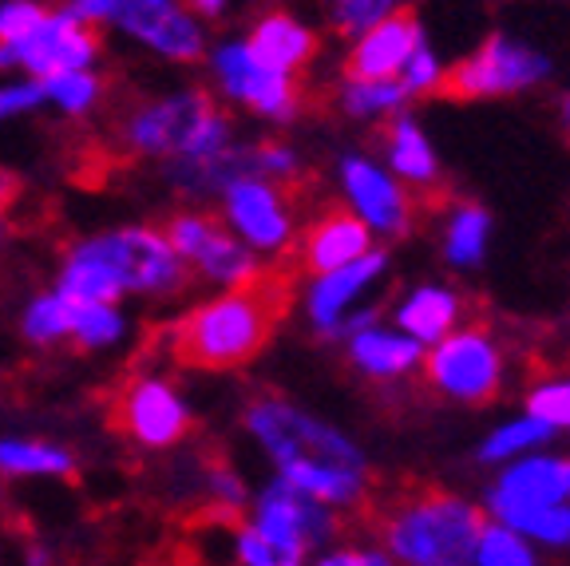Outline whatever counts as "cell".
<instances>
[{
    "instance_id": "30",
    "label": "cell",
    "mask_w": 570,
    "mask_h": 566,
    "mask_svg": "<svg viewBox=\"0 0 570 566\" xmlns=\"http://www.w3.org/2000/svg\"><path fill=\"white\" fill-rule=\"evenodd\" d=\"M472 566H547V555L523 539L519 531L503 527V523H483L480 539H475Z\"/></svg>"
},
{
    "instance_id": "11",
    "label": "cell",
    "mask_w": 570,
    "mask_h": 566,
    "mask_svg": "<svg viewBox=\"0 0 570 566\" xmlns=\"http://www.w3.org/2000/svg\"><path fill=\"white\" fill-rule=\"evenodd\" d=\"M218 198H223V226L238 242H246L262 262L294 254L297 231H302L294 191L258 175H234L218 191Z\"/></svg>"
},
{
    "instance_id": "20",
    "label": "cell",
    "mask_w": 570,
    "mask_h": 566,
    "mask_svg": "<svg viewBox=\"0 0 570 566\" xmlns=\"http://www.w3.org/2000/svg\"><path fill=\"white\" fill-rule=\"evenodd\" d=\"M368 250H376L373 234L345 211V206H321L302 231H297L294 242V266L302 277H317L330 274V270H341L356 257H365Z\"/></svg>"
},
{
    "instance_id": "32",
    "label": "cell",
    "mask_w": 570,
    "mask_h": 566,
    "mask_svg": "<svg viewBox=\"0 0 570 566\" xmlns=\"http://www.w3.org/2000/svg\"><path fill=\"white\" fill-rule=\"evenodd\" d=\"M20 333H24L28 345H40V349L71 341V301L56 290L32 297L24 318H20Z\"/></svg>"
},
{
    "instance_id": "24",
    "label": "cell",
    "mask_w": 570,
    "mask_h": 566,
    "mask_svg": "<svg viewBox=\"0 0 570 566\" xmlns=\"http://www.w3.org/2000/svg\"><path fill=\"white\" fill-rule=\"evenodd\" d=\"M242 40H246V48L258 56L266 68L285 71V76H302L321 52V36L313 32L302 17H294V12H285V9L262 12Z\"/></svg>"
},
{
    "instance_id": "43",
    "label": "cell",
    "mask_w": 570,
    "mask_h": 566,
    "mask_svg": "<svg viewBox=\"0 0 570 566\" xmlns=\"http://www.w3.org/2000/svg\"><path fill=\"white\" fill-rule=\"evenodd\" d=\"M17 195H20V178L12 175V170L0 167V218L9 214V206L17 203Z\"/></svg>"
},
{
    "instance_id": "26",
    "label": "cell",
    "mask_w": 570,
    "mask_h": 566,
    "mask_svg": "<svg viewBox=\"0 0 570 566\" xmlns=\"http://www.w3.org/2000/svg\"><path fill=\"white\" fill-rule=\"evenodd\" d=\"M333 104L353 124L381 127L401 116V111H409L412 99L404 96V88L396 80H348V76H341L337 91H333Z\"/></svg>"
},
{
    "instance_id": "12",
    "label": "cell",
    "mask_w": 570,
    "mask_h": 566,
    "mask_svg": "<svg viewBox=\"0 0 570 566\" xmlns=\"http://www.w3.org/2000/svg\"><path fill=\"white\" fill-rule=\"evenodd\" d=\"M214 84L230 104L246 107L249 116L269 119V124H294L305 107L302 76L274 71L249 52L246 40H223L210 52Z\"/></svg>"
},
{
    "instance_id": "8",
    "label": "cell",
    "mask_w": 570,
    "mask_h": 566,
    "mask_svg": "<svg viewBox=\"0 0 570 566\" xmlns=\"http://www.w3.org/2000/svg\"><path fill=\"white\" fill-rule=\"evenodd\" d=\"M389 274H392L389 250L376 246L365 257L348 262V266L305 277L302 310L309 329L321 341H345L356 325H365V321H373L381 313L376 290H381Z\"/></svg>"
},
{
    "instance_id": "41",
    "label": "cell",
    "mask_w": 570,
    "mask_h": 566,
    "mask_svg": "<svg viewBox=\"0 0 570 566\" xmlns=\"http://www.w3.org/2000/svg\"><path fill=\"white\" fill-rule=\"evenodd\" d=\"M45 104L40 96V84L28 80V84H9V88H0V124H9L17 116H28L36 107Z\"/></svg>"
},
{
    "instance_id": "42",
    "label": "cell",
    "mask_w": 570,
    "mask_h": 566,
    "mask_svg": "<svg viewBox=\"0 0 570 566\" xmlns=\"http://www.w3.org/2000/svg\"><path fill=\"white\" fill-rule=\"evenodd\" d=\"M119 0H63V12L88 28H99L104 20H116Z\"/></svg>"
},
{
    "instance_id": "34",
    "label": "cell",
    "mask_w": 570,
    "mask_h": 566,
    "mask_svg": "<svg viewBox=\"0 0 570 566\" xmlns=\"http://www.w3.org/2000/svg\"><path fill=\"white\" fill-rule=\"evenodd\" d=\"M36 84H40L45 104L60 107L63 116H88L91 107L104 99V80L91 71H60V76H45Z\"/></svg>"
},
{
    "instance_id": "28",
    "label": "cell",
    "mask_w": 570,
    "mask_h": 566,
    "mask_svg": "<svg viewBox=\"0 0 570 566\" xmlns=\"http://www.w3.org/2000/svg\"><path fill=\"white\" fill-rule=\"evenodd\" d=\"M313 550L302 543L269 535L249 519H238L226 535V563L230 566H305Z\"/></svg>"
},
{
    "instance_id": "5",
    "label": "cell",
    "mask_w": 570,
    "mask_h": 566,
    "mask_svg": "<svg viewBox=\"0 0 570 566\" xmlns=\"http://www.w3.org/2000/svg\"><path fill=\"white\" fill-rule=\"evenodd\" d=\"M119 135L135 155H159L170 163H210L234 147L230 119L203 88L135 104L119 124Z\"/></svg>"
},
{
    "instance_id": "1",
    "label": "cell",
    "mask_w": 570,
    "mask_h": 566,
    "mask_svg": "<svg viewBox=\"0 0 570 566\" xmlns=\"http://www.w3.org/2000/svg\"><path fill=\"white\" fill-rule=\"evenodd\" d=\"M242 428L274 468V479L297 487L302 496L337 515H356L368 507L376 484L373 460L361 440L333 420L317 417L282 392H258L242 408Z\"/></svg>"
},
{
    "instance_id": "39",
    "label": "cell",
    "mask_w": 570,
    "mask_h": 566,
    "mask_svg": "<svg viewBox=\"0 0 570 566\" xmlns=\"http://www.w3.org/2000/svg\"><path fill=\"white\" fill-rule=\"evenodd\" d=\"M519 535H523V539H531L534 547L543 550V555H567V550H570V504L543 511L539 519L527 523Z\"/></svg>"
},
{
    "instance_id": "17",
    "label": "cell",
    "mask_w": 570,
    "mask_h": 566,
    "mask_svg": "<svg viewBox=\"0 0 570 566\" xmlns=\"http://www.w3.org/2000/svg\"><path fill=\"white\" fill-rule=\"evenodd\" d=\"M376 147H381L384 170L401 186H409L412 195L424 203V211L444 203L448 198L444 163H440V150H436V143H432V135L424 131V124H420L412 111H401L396 119L381 124Z\"/></svg>"
},
{
    "instance_id": "45",
    "label": "cell",
    "mask_w": 570,
    "mask_h": 566,
    "mask_svg": "<svg viewBox=\"0 0 570 566\" xmlns=\"http://www.w3.org/2000/svg\"><path fill=\"white\" fill-rule=\"evenodd\" d=\"M24 566H56V555L45 547V543H28V550H24Z\"/></svg>"
},
{
    "instance_id": "3",
    "label": "cell",
    "mask_w": 570,
    "mask_h": 566,
    "mask_svg": "<svg viewBox=\"0 0 570 566\" xmlns=\"http://www.w3.org/2000/svg\"><path fill=\"white\" fill-rule=\"evenodd\" d=\"M190 270L178 262L167 234L155 226H124V231L91 234L63 254L56 293L80 305H119V297L147 293L167 297L187 285Z\"/></svg>"
},
{
    "instance_id": "22",
    "label": "cell",
    "mask_w": 570,
    "mask_h": 566,
    "mask_svg": "<svg viewBox=\"0 0 570 566\" xmlns=\"http://www.w3.org/2000/svg\"><path fill=\"white\" fill-rule=\"evenodd\" d=\"M472 313L468 293L444 282H416L392 301L389 325H396L404 336H412L416 345L432 349L436 341H444L452 329H460Z\"/></svg>"
},
{
    "instance_id": "2",
    "label": "cell",
    "mask_w": 570,
    "mask_h": 566,
    "mask_svg": "<svg viewBox=\"0 0 570 566\" xmlns=\"http://www.w3.org/2000/svg\"><path fill=\"white\" fill-rule=\"evenodd\" d=\"M294 305V270L269 266L258 282L218 290L167 325V353L183 369L234 372L258 361Z\"/></svg>"
},
{
    "instance_id": "35",
    "label": "cell",
    "mask_w": 570,
    "mask_h": 566,
    "mask_svg": "<svg viewBox=\"0 0 570 566\" xmlns=\"http://www.w3.org/2000/svg\"><path fill=\"white\" fill-rule=\"evenodd\" d=\"M124 313L119 305H80V301H71V341L76 349H111L124 336Z\"/></svg>"
},
{
    "instance_id": "18",
    "label": "cell",
    "mask_w": 570,
    "mask_h": 566,
    "mask_svg": "<svg viewBox=\"0 0 570 566\" xmlns=\"http://www.w3.org/2000/svg\"><path fill=\"white\" fill-rule=\"evenodd\" d=\"M341 349H345L348 369L381 392L412 384L420 377V364H424V345H416L412 336H404L401 329L381 318L356 325L341 341Z\"/></svg>"
},
{
    "instance_id": "48",
    "label": "cell",
    "mask_w": 570,
    "mask_h": 566,
    "mask_svg": "<svg viewBox=\"0 0 570 566\" xmlns=\"http://www.w3.org/2000/svg\"><path fill=\"white\" fill-rule=\"evenodd\" d=\"M151 4H167V0H151Z\"/></svg>"
},
{
    "instance_id": "44",
    "label": "cell",
    "mask_w": 570,
    "mask_h": 566,
    "mask_svg": "<svg viewBox=\"0 0 570 566\" xmlns=\"http://www.w3.org/2000/svg\"><path fill=\"white\" fill-rule=\"evenodd\" d=\"M187 9L195 12L198 20H218L230 9V0H187Z\"/></svg>"
},
{
    "instance_id": "38",
    "label": "cell",
    "mask_w": 570,
    "mask_h": 566,
    "mask_svg": "<svg viewBox=\"0 0 570 566\" xmlns=\"http://www.w3.org/2000/svg\"><path fill=\"white\" fill-rule=\"evenodd\" d=\"M305 566H396L389 558V550L376 539H333L330 547H321L309 555Z\"/></svg>"
},
{
    "instance_id": "16",
    "label": "cell",
    "mask_w": 570,
    "mask_h": 566,
    "mask_svg": "<svg viewBox=\"0 0 570 566\" xmlns=\"http://www.w3.org/2000/svg\"><path fill=\"white\" fill-rule=\"evenodd\" d=\"M246 519L269 535H282V539L302 543L305 550L330 547L333 539L345 535V515L330 511L325 504L302 496L297 487L282 484V479H274V476H269L262 487L249 491Z\"/></svg>"
},
{
    "instance_id": "7",
    "label": "cell",
    "mask_w": 570,
    "mask_h": 566,
    "mask_svg": "<svg viewBox=\"0 0 570 566\" xmlns=\"http://www.w3.org/2000/svg\"><path fill=\"white\" fill-rule=\"evenodd\" d=\"M547 80H551V56L543 48L527 45V40L508 32H491L463 60H455L448 68V80L440 96L460 99V104L515 99L534 88H543Z\"/></svg>"
},
{
    "instance_id": "13",
    "label": "cell",
    "mask_w": 570,
    "mask_h": 566,
    "mask_svg": "<svg viewBox=\"0 0 570 566\" xmlns=\"http://www.w3.org/2000/svg\"><path fill=\"white\" fill-rule=\"evenodd\" d=\"M170 250L178 254V262L195 274H203L206 282L223 285V290H238V285L258 282L269 270V262H262L246 242H238L223 226V218H214L206 211H183L170 218L167 231Z\"/></svg>"
},
{
    "instance_id": "9",
    "label": "cell",
    "mask_w": 570,
    "mask_h": 566,
    "mask_svg": "<svg viewBox=\"0 0 570 566\" xmlns=\"http://www.w3.org/2000/svg\"><path fill=\"white\" fill-rule=\"evenodd\" d=\"M337 186H341V206L353 214L376 246H392L416 234L420 218H424V203L412 195L409 186L384 170V163L368 150H348L337 163Z\"/></svg>"
},
{
    "instance_id": "6",
    "label": "cell",
    "mask_w": 570,
    "mask_h": 566,
    "mask_svg": "<svg viewBox=\"0 0 570 566\" xmlns=\"http://www.w3.org/2000/svg\"><path fill=\"white\" fill-rule=\"evenodd\" d=\"M511 377V349L491 321L468 318L460 329L424 349L420 381L436 400L455 408H483L503 397Z\"/></svg>"
},
{
    "instance_id": "29",
    "label": "cell",
    "mask_w": 570,
    "mask_h": 566,
    "mask_svg": "<svg viewBox=\"0 0 570 566\" xmlns=\"http://www.w3.org/2000/svg\"><path fill=\"white\" fill-rule=\"evenodd\" d=\"M523 412L554 436H570V369L539 372L523 392Z\"/></svg>"
},
{
    "instance_id": "31",
    "label": "cell",
    "mask_w": 570,
    "mask_h": 566,
    "mask_svg": "<svg viewBox=\"0 0 570 566\" xmlns=\"http://www.w3.org/2000/svg\"><path fill=\"white\" fill-rule=\"evenodd\" d=\"M238 159H242V175L269 178V183L285 186V191H294L305 175L302 155L282 139H262V143H249V147H238Z\"/></svg>"
},
{
    "instance_id": "40",
    "label": "cell",
    "mask_w": 570,
    "mask_h": 566,
    "mask_svg": "<svg viewBox=\"0 0 570 566\" xmlns=\"http://www.w3.org/2000/svg\"><path fill=\"white\" fill-rule=\"evenodd\" d=\"M45 0H0V45H12L45 20Z\"/></svg>"
},
{
    "instance_id": "14",
    "label": "cell",
    "mask_w": 570,
    "mask_h": 566,
    "mask_svg": "<svg viewBox=\"0 0 570 566\" xmlns=\"http://www.w3.org/2000/svg\"><path fill=\"white\" fill-rule=\"evenodd\" d=\"M111 420L142 451L178 448L190 436V428H195V412H190L187 397L170 381L147 377V372H135V377H127L119 384Z\"/></svg>"
},
{
    "instance_id": "21",
    "label": "cell",
    "mask_w": 570,
    "mask_h": 566,
    "mask_svg": "<svg viewBox=\"0 0 570 566\" xmlns=\"http://www.w3.org/2000/svg\"><path fill=\"white\" fill-rule=\"evenodd\" d=\"M424 40H428L424 25L404 9L348 40L345 60H341V76H348V80H396L401 68L409 64V56Z\"/></svg>"
},
{
    "instance_id": "33",
    "label": "cell",
    "mask_w": 570,
    "mask_h": 566,
    "mask_svg": "<svg viewBox=\"0 0 570 566\" xmlns=\"http://www.w3.org/2000/svg\"><path fill=\"white\" fill-rule=\"evenodd\" d=\"M198 471H203V504L223 523H238V515L249 507V487L242 471L226 460H210Z\"/></svg>"
},
{
    "instance_id": "25",
    "label": "cell",
    "mask_w": 570,
    "mask_h": 566,
    "mask_svg": "<svg viewBox=\"0 0 570 566\" xmlns=\"http://www.w3.org/2000/svg\"><path fill=\"white\" fill-rule=\"evenodd\" d=\"M0 476L4 479H71L76 456L63 443L40 436H0Z\"/></svg>"
},
{
    "instance_id": "10",
    "label": "cell",
    "mask_w": 570,
    "mask_h": 566,
    "mask_svg": "<svg viewBox=\"0 0 570 566\" xmlns=\"http://www.w3.org/2000/svg\"><path fill=\"white\" fill-rule=\"evenodd\" d=\"M562 504H570V451L554 448L495 468L480 496V511L511 531H523L531 519Z\"/></svg>"
},
{
    "instance_id": "37",
    "label": "cell",
    "mask_w": 570,
    "mask_h": 566,
    "mask_svg": "<svg viewBox=\"0 0 570 566\" xmlns=\"http://www.w3.org/2000/svg\"><path fill=\"white\" fill-rule=\"evenodd\" d=\"M444 80H448V64L436 48L428 45V40L409 56V64H404L401 76H396V84H401L409 99L440 96V91H444Z\"/></svg>"
},
{
    "instance_id": "15",
    "label": "cell",
    "mask_w": 570,
    "mask_h": 566,
    "mask_svg": "<svg viewBox=\"0 0 570 566\" xmlns=\"http://www.w3.org/2000/svg\"><path fill=\"white\" fill-rule=\"evenodd\" d=\"M99 48H104V40L96 28L71 20L63 9H48L32 32H24L12 45H0V68H20L32 80H45V76H60V71H88Z\"/></svg>"
},
{
    "instance_id": "47",
    "label": "cell",
    "mask_w": 570,
    "mask_h": 566,
    "mask_svg": "<svg viewBox=\"0 0 570 566\" xmlns=\"http://www.w3.org/2000/svg\"><path fill=\"white\" fill-rule=\"evenodd\" d=\"M0 242H4V218H0Z\"/></svg>"
},
{
    "instance_id": "23",
    "label": "cell",
    "mask_w": 570,
    "mask_h": 566,
    "mask_svg": "<svg viewBox=\"0 0 570 566\" xmlns=\"http://www.w3.org/2000/svg\"><path fill=\"white\" fill-rule=\"evenodd\" d=\"M432 211H436V242L444 266L460 270V274L480 270L491 254V234H495V218H491L488 206L475 203V198L448 195Z\"/></svg>"
},
{
    "instance_id": "46",
    "label": "cell",
    "mask_w": 570,
    "mask_h": 566,
    "mask_svg": "<svg viewBox=\"0 0 570 566\" xmlns=\"http://www.w3.org/2000/svg\"><path fill=\"white\" fill-rule=\"evenodd\" d=\"M559 127H562V135H567V143H570V91H562V99H559Z\"/></svg>"
},
{
    "instance_id": "27",
    "label": "cell",
    "mask_w": 570,
    "mask_h": 566,
    "mask_svg": "<svg viewBox=\"0 0 570 566\" xmlns=\"http://www.w3.org/2000/svg\"><path fill=\"white\" fill-rule=\"evenodd\" d=\"M554 440H559V436H554L551 428H543L539 420L519 412V417H508V420H499L495 428H488V436H483L480 448H475V460H480L488 471H495L511 460H523V456H531V451L551 448Z\"/></svg>"
},
{
    "instance_id": "19",
    "label": "cell",
    "mask_w": 570,
    "mask_h": 566,
    "mask_svg": "<svg viewBox=\"0 0 570 566\" xmlns=\"http://www.w3.org/2000/svg\"><path fill=\"white\" fill-rule=\"evenodd\" d=\"M116 25L170 64H198L206 56L203 20H198L187 4H178V0H167V4L119 0Z\"/></svg>"
},
{
    "instance_id": "36",
    "label": "cell",
    "mask_w": 570,
    "mask_h": 566,
    "mask_svg": "<svg viewBox=\"0 0 570 566\" xmlns=\"http://www.w3.org/2000/svg\"><path fill=\"white\" fill-rule=\"evenodd\" d=\"M330 4V25L337 36L353 40L365 28L381 25V20L396 17V12L409 9V0H325Z\"/></svg>"
},
{
    "instance_id": "4",
    "label": "cell",
    "mask_w": 570,
    "mask_h": 566,
    "mask_svg": "<svg viewBox=\"0 0 570 566\" xmlns=\"http://www.w3.org/2000/svg\"><path fill=\"white\" fill-rule=\"evenodd\" d=\"M488 515L448 487H412L376 515V543L396 566H472Z\"/></svg>"
}]
</instances>
